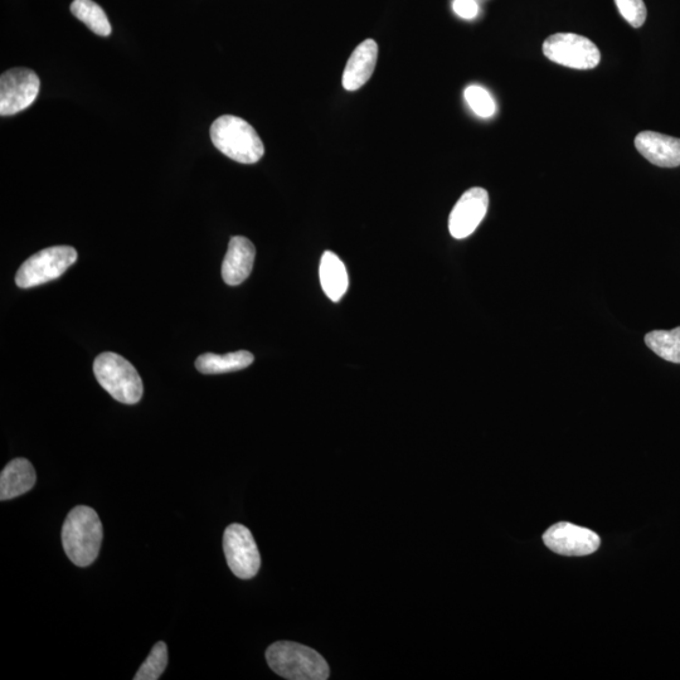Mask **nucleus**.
<instances>
[{
    "instance_id": "nucleus-21",
    "label": "nucleus",
    "mask_w": 680,
    "mask_h": 680,
    "mask_svg": "<svg viewBox=\"0 0 680 680\" xmlns=\"http://www.w3.org/2000/svg\"><path fill=\"white\" fill-rule=\"evenodd\" d=\"M621 17L630 24L631 27L640 28L646 21L645 3L643 0H615Z\"/></svg>"
},
{
    "instance_id": "nucleus-19",
    "label": "nucleus",
    "mask_w": 680,
    "mask_h": 680,
    "mask_svg": "<svg viewBox=\"0 0 680 680\" xmlns=\"http://www.w3.org/2000/svg\"><path fill=\"white\" fill-rule=\"evenodd\" d=\"M168 665V648L164 641L153 646L152 652L136 672L135 680H158Z\"/></svg>"
},
{
    "instance_id": "nucleus-17",
    "label": "nucleus",
    "mask_w": 680,
    "mask_h": 680,
    "mask_svg": "<svg viewBox=\"0 0 680 680\" xmlns=\"http://www.w3.org/2000/svg\"><path fill=\"white\" fill-rule=\"evenodd\" d=\"M71 13L82 23H85L92 32L101 37H108L111 34V24L108 16L99 4L92 0H74L71 4Z\"/></svg>"
},
{
    "instance_id": "nucleus-18",
    "label": "nucleus",
    "mask_w": 680,
    "mask_h": 680,
    "mask_svg": "<svg viewBox=\"0 0 680 680\" xmlns=\"http://www.w3.org/2000/svg\"><path fill=\"white\" fill-rule=\"evenodd\" d=\"M646 346L664 361L680 364V327L646 334Z\"/></svg>"
},
{
    "instance_id": "nucleus-9",
    "label": "nucleus",
    "mask_w": 680,
    "mask_h": 680,
    "mask_svg": "<svg viewBox=\"0 0 680 680\" xmlns=\"http://www.w3.org/2000/svg\"><path fill=\"white\" fill-rule=\"evenodd\" d=\"M543 542L557 555L568 557L592 555L599 550L601 544L600 537L595 532L567 522L553 524L543 534Z\"/></svg>"
},
{
    "instance_id": "nucleus-13",
    "label": "nucleus",
    "mask_w": 680,
    "mask_h": 680,
    "mask_svg": "<svg viewBox=\"0 0 680 680\" xmlns=\"http://www.w3.org/2000/svg\"><path fill=\"white\" fill-rule=\"evenodd\" d=\"M378 45L376 41L366 40L357 46L349 57L343 74V87L348 91H356L371 79L377 65Z\"/></svg>"
},
{
    "instance_id": "nucleus-5",
    "label": "nucleus",
    "mask_w": 680,
    "mask_h": 680,
    "mask_svg": "<svg viewBox=\"0 0 680 680\" xmlns=\"http://www.w3.org/2000/svg\"><path fill=\"white\" fill-rule=\"evenodd\" d=\"M77 261V252L71 246H53L37 252L19 267L16 283L21 289H31L61 278Z\"/></svg>"
},
{
    "instance_id": "nucleus-20",
    "label": "nucleus",
    "mask_w": 680,
    "mask_h": 680,
    "mask_svg": "<svg viewBox=\"0 0 680 680\" xmlns=\"http://www.w3.org/2000/svg\"><path fill=\"white\" fill-rule=\"evenodd\" d=\"M464 97L470 109L480 118H492L497 111V105L492 95L482 86L471 85L466 87Z\"/></svg>"
},
{
    "instance_id": "nucleus-11",
    "label": "nucleus",
    "mask_w": 680,
    "mask_h": 680,
    "mask_svg": "<svg viewBox=\"0 0 680 680\" xmlns=\"http://www.w3.org/2000/svg\"><path fill=\"white\" fill-rule=\"evenodd\" d=\"M635 147L650 163L660 168H677L680 165V139L674 136L643 131L635 138Z\"/></svg>"
},
{
    "instance_id": "nucleus-14",
    "label": "nucleus",
    "mask_w": 680,
    "mask_h": 680,
    "mask_svg": "<svg viewBox=\"0 0 680 680\" xmlns=\"http://www.w3.org/2000/svg\"><path fill=\"white\" fill-rule=\"evenodd\" d=\"M37 475L31 461L14 459L0 474V499L2 502L26 494L36 484Z\"/></svg>"
},
{
    "instance_id": "nucleus-1",
    "label": "nucleus",
    "mask_w": 680,
    "mask_h": 680,
    "mask_svg": "<svg viewBox=\"0 0 680 680\" xmlns=\"http://www.w3.org/2000/svg\"><path fill=\"white\" fill-rule=\"evenodd\" d=\"M102 537V523L94 509L79 505L68 513L62 527V544L76 566L87 567L96 561Z\"/></svg>"
},
{
    "instance_id": "nucleus-2",
    "label": "nucleus",
    "mask_w": 680,
    "mask_h": 680,
    "mask_svg": "<svg viewBox=\"0 0 680 680\" xmlns=\"http://www.w3.org/2000/svg\"><path fill=\"white\" fill-rule=\"evenodd\" d=\"M213 145L226 157L241 164H255L264 157V143L246 120L223 115L210 130Z\"/></svg>"
},
{
    "instance_id": "nucleus-22",
    "label": "nucleus",
    "mask_w": 680,
    "mask_h": 680,
    "mask_svg": "<svg viewBox=\"0 0 680 680\" xmlns=\"http://www.w3.org/2000/svg\"><path fill=\"white\" fill-rule=\"evenodd\" d=\"M453 9L460 18L464 19H474L479 13V6L475 0H454Z\"/></svg>"
},
{
    "instance_id": "nucleus-16",
    "label": "nucleus",
    "mask_w": 680,
    "mask_h": 680,
    "mask_svg": "<svg viewBox=\"0 0 680 680\" xmlns=\"http://www.w3.org/2000/svg\"><path fill=\"white\" fill-rule=\"evenodd\" d=\"M254 356L247 351L220 354L206 353L199 356L196 361V368L203 374H221L228 372L241 371L251 366Z\"/></svg>"
},
{
    "instance_id": "nucleus-10",
    "label": "nucleus",
    "mask_w": 680,
    "mask_h": 680,
    "mask_svg": "<svg viewBox=\"0 0 680 680\" xmlns=\"http://www.w3.org/2000/svg\"><path fill=\"white\" fill-rule=\"evenodd\" d=\"M489 207V194L485 189L475 187L466 191L455 204L449 217V231L456 240L473 235L483 222Z\"/></svg>"
},
{
    "instance_id": "nucleus-4",
    "label": "nucleus",
    "mask_w": 680,
    "mask_h": 680,
    "mask_svg": "<svg viewBox=\"0 0 680 680\" xmlns=\"http://www.w3.org/2000/svg\"><path fill=\"white\" fill-rule=\"evenodd\" d=\"M96 380L116 401L135 405L143 396V382L133 364L119 354L106 352L94 362Z\"/></svg>"
},
{
    "instance_id": "nucleus-8",
    "label": "nucleus",
    "mask_w": 680,
    "mask_h": 680,
    "mask_svg": "<svg viewBox=\"0 0 680 680\" xmlns=\"http://www.w3.org/2000/svg\"><path fill=\"white\" fill-rule=\"evenodd\" d=\"M40 77L28 68H12L0 77V115L11 116L26 110L40 92Z\"/></svg>"
},
{
    "instance_id": "nucleus-15",
    "label": "nucleus",
    "mask_w": 680,
    "mask_h": 680,
    "mask_svg": "<svg viewBox=\"0 0 680 680\" xmlns=\"http://www.w3.org/2000/svg\"><path fill=\"white\" fill-rule=\"evenodd\" d=\"M319 276L325 295L334 303L347 293L349 278L346 265L334 252H324L320 261Z\"/></svg>"
},
{
    "instance_id": "nucleus-6",
    "label": "nucleus",
    "mask_w": 680,
    "mask_h": 680,
    "mask_svg": "<svg viewBox=\"0 0 680 680\" xmlns=\"http://www.w3.org/2000/svg\"><path fill=\"white\" fill-rule=\"evenodd\" d=\"M543 53L548 60L575 70H592L601 60L595 43L575 33L552 34L543 43Z\"/></svg>"
},
{
    "instance_id": "nucleus-3",
    "label": "nucleus",
    "mask_w": 680,
    "mask_h": 680,
    "mask_svg": "<svg viewBox=\"0 0 680 680\" xmlns=\"http://www.w3.org/2000/svg\"><path fill=\"white\" fill-rule=\"evenodd\" d=\"M270 668L280 677L289 680H325L330 669L322 655L309 646L279 641L266 652Z\"/></svg>"
},
{
    "instance_id": "nucleus-7",
    "label": "nucleus",
    "mask_w": 680,
    "mask_h": 680,
    "mask_svg": "<svg viewBox=\"0 0 680 680\" xmlns=\"http://www.w3.org/2000/svg\"><path fill=\"white\" fill-rule=\"evenodd\" d=\"M223 550L233 575L250 580L259 573L260 552L249 528L237 523L227 527L223 536Z\"/></svg>"
},
{
    "instance_id": "nucleus-12",
    "label": "nucleus",
    "mask_w": 680,
    "mask_h": 680,
    "mask_svg": "<svg viewBox=\"0 0 680 680\" xmlns=\"http://www.w3.org/2000/svg\"><path fill=\"white\" fill-rule=\"evenodd\" d=\"M256 249L249 238L232 237L222 264V278L227 285L237 286L249 278L254 267Z\"/></svg>"
}]
</instances>
